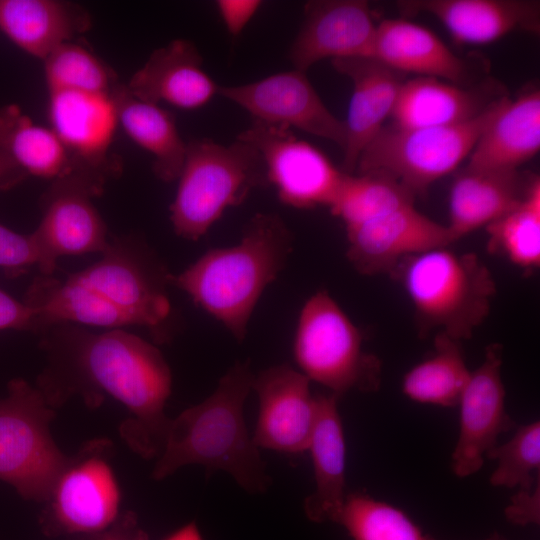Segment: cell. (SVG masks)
Wrapping results in <instances>:
<instances>
[{
  "label": "cell",
  "mask_w": 540,
  "mask_h": 540,
  "mask_svg": "<svg viewBox=\"0 0 540 540\" xmlns=\"http://www.w3.org/2000/svg\"><path fill=\"white\" fill-rule=\"evenodd\" d=\"M434 354L415 365L403 377L402 391L413 401L442 407L458 405L470 371L460 342L445 334L434 338Z\"/></svg>",
  "instance_id": "30"
},
{
  "label": "cell",
  "mask_w": 540,
  "mask_h": 540,
  "mask_svg": "<svg viewBox=\"0 0 540 540\" xmlns=\"http://www.w3.org/2000/svg\"><path fill=\"white\" fill-rule=\"evenodd\" d=\"M504 97L479 116L455 125H384L362 150L355 172L385 174L415 197L424 195L432 184L453 172L470 155Z\"/></svg>",
  "instance_id": "8"
},
{
  "label": "cell",
  "mask_w": 540,
  "mask_h": 540,
  "mask_svg": "<svg viewBox=\"0 0 540 540\" xmlns=\"http://www.w3.org/2000/svg\"><path fill=\"white\" fill-rule=\"evenodd\" d=\"M254 376L248 361L236 362L210 396L171 418L163 450L152 469L153 480H164L180 468L196 464L208 474L227 472L250 494L269 489L271 478L249 436L243 413Z\"/></svg>",
  "instance_id": "3"
},
{
  "label": "cell",
  "mask_w": 540,
  "mask_h": 540,
  "mask_svg": "<svg viewBox=\"0 0 540 540\" xmlns=\"http://www.w3.org/2000/svg\"><path fill=\"white\" fill-rule=\"evenodd\" d=\"M100 194L78 176L52 182L42 198L41 221L31 233L40 252V274L52 275L59 257L106 250L108 230L92 202Z\"/></svg>",
  "instance_id": "14"
},
{
  "label": "cell",
  "mask_w": 540,
  "mask_h": 540,
  "mask_svg": "<svg viewBox=\"0 0 540 540\" xmlns=\"http://www.w3.org/2000/svg\"><path fill=\"white\" fill-rule=\"evenodd\" d=\"M177 181L170 221L174 232L190 241L204 236L254 189L270 185L260 153L238 138L229 145L206 138L188 142Z\"/></svg>",
  "instance_id": "6"
},
{
  "label": "cell",
  "mask_w": 540,
  "mask_h": 540,
  "mask_svg": "<svg viewBox=\"0 0 540 540\" xmlns=\"http://www.w3.org/2000/svg\"><path fill=\"white\" fill-rule=\"evenodd\" d=\"M486 540H508V539L496 532L490 535Z\"/></svg>",
  "instance_id": "43"
},
{
  "label": "cell",
  "mask_w": 540,
  "mask_h": 540,
  "mask_svg": "<svg viewBox=\"0 0 540 540\" xmlns=\"http://www.w3.org/2000/svg\"><path fill=\"white\" fill-rule=\"evenodd\" d=\"M405 16L436 18L458 43L483 45L514 31L539 33L540 2L535 0H403Z\"/></svg>",
  "instance_id": "19"
},
{
  "label": "cell",
  "mask_w": 540,
  "mask_h": 540,
  "mask_svg": "<svg viewBox=\"0 0 540 540\" xmlns=\"http://www.w3.org/2000/svg\"><path fill=\"white\" fill-rule=\"evenodd\" d=\"M487 248L524 270L540 264V179L531 178L522 200L485 227Z\"/></svg>",
  "instance_id": "31"
},
{
  "label": "cell",
  "mask_w": 540,
  "mask_h": 540,
  "mask_svg": "<svg viewBox=\"0 0 540 540\" xmlns=\"http://www.w3.org/2000/svg\"><path fill=\"white\" fill-rule=\"evenodd\" d=\"M502 354L501 344L486 348L483 362L470 373L460 397V431L451 464L460 478L478 472L485 454L497 445L499 435L516 427L505 406Z\"/></svg>",
  "instance_id": "15"
},
{
  "label": "cell",
  "mask_w": 540,
  "mask_h": 540,
  "mask_svg": "<svg viewBox=\"0 0 540 540\" xmlns=\"http://www.w3.org/2000/svg\"><path fill=\"white\" fill-rule=\"evenodd\" d=\"M334 69L353 84L343 150V172L354 174L364 147L383 128L390 117L405 82V74L374 57L331 60Z\"/></svg>",
  "instance_id": "20"
},
{
  "label": "cell",
  "mask_w": 540,
  "mask_h": 540,
  "mask_svg": "<svg viewBox=\"0 0 540 540\" xmlns=\"http://www.w3.org/2000/svg\"><path fill=\"white\" fill-rule=\"evenodd\" d=\"M56 411L22 378L0 398V480L26 501L44 502L68 458L52 436Z\"/></svg>",
  "instance_id": "10"
},
{
  "label": "cell",
  "mask_w": 540,
  "mask_h": 540,
  "mask_svg": "<svg viewBox=\"0 0 540 540\" xmlns=\"http://www.w3.org/2000/svg\"><path fill=\"white\" fill-rule=\"evenodd\" d=\"M317 416L307 451L310 452L315 489L303 503L310 521L335 522L345 502L346 444L338 411V398L332 393L317 394Z\"/></svg>",
  "instance_id": "25"
},
{
  "label": "cell",
  "mask_w": 540,
  "mask_h": 540,
  "mask_svg": "<svg viewBox=\"0 0 540 540\" xmlns=\"http://www.w3.org/2000/svg\"><path fill=\"white\" fill-rule=\"evenodd\" d=\"M38 335L44 366L35 386L46 402L57 410L78 397L94 410L117 401L128 412L119 426L122 440L138 456L157 458L171 421L165 407L172 373L161 351L123 329L58 323Z\"/></svg>",
  "instance_id": "1"
},
{
  "label": "cell",
  "mask_w": 540,
  "mask_h": 540,
  "mask_svg": "<svg viewBox=\"0 0 540 540\" xmlns=\"http://www.w3.org/2000/svg\"><path fill=\"white\" fill-rule=\"evenodd\" d=\"M111 94L119 124L133 142L153 157L156 177L164 182L177 180L187 143L179 134L173 114L158 104L136 98L126 85L117 83Z\"/></svg>",
  "instance_id": "28"
},
{
  "label": "cell",
  "mask_w": 540,
  "mask_h": 540,
  "mask_svg": "<svg viewBox=\"0 0 540 540\" xmlns=\"http://www.w3.org/2000/svg\"><path fill=\"white\" fill-rule=\"evenodd\" d=\"M48 118L72 159L71 175L103 190L107 179L120 172L119 163L109 157L119 125L111 92H49Z\"/></svg>",
  "instance_id": "12"
},
{
  "label": "cell",
  "mask_w": 540,
  "mask_h": 540,
  "mask_svg": "<svg viewBox=\"0 0 540 540\" xmlns=\"http://www.w3.org/2000/svg\"><path fill=\"white\" fill-rule=\"evenodd\" d=\"M485 457L498 461L489 482L495 487L531 489L540 480V423L522 425L513 437Z\"/></svg>",
  "instance_id": "35"
},
{
  "label": "cell",
  "mask_w": 540,
  "mask_h": 540,
  "mask_svg": "<svg viewBox=\"0 0 540 540\" xmlns=\"http://www.w3.org/2000/svg\"><path fill=\"white\" fill-rule=\"evenodd\" d=\"M518 170L476 169L466 166L454 179L449 194V224L454 240L486 227L512 210L524 197L529 182Z\"/></svg>",
  "instance_id": "26"
},
{
  "label": "cell",
  "mask_w": 540,
  "mask_h": 540,
  "mask_svg": "<svg viewBox=\"0 0 540 540\" xmlns=\"http://www.w3.org/2000/svg\"><path fill=\"white\" fill-rule=\"evenodd\" d=\"M43 61L49 92L110 93L117 84L111 69L88 49L76 43L60 45Z\"/></svg>",
  "instance_id": "34"
},
{
  "label": "cell",
  "mask_w": 540,
  "mask_h": 540,
  "mask_svg": "<svg viewBox=\"0 0 540 540\" xmlns=\"http://www.w3.org/2000/svg\"><path fill=\"white\" fill-rule=\"evenodd\" d=\"M347 258L361 274H391L405 258L455 242L447 225L419 212L414 205L346 227Z\"/></svg>",
  "instance_id": "17"
},
{
  "label": "cell",
  "mask_w": 540,
  "mask_h": 540,
  "mask_svg": "<svg viewBox=\"0 0 540 540\" xmlns=\"http://www.w3.org/2000/svg\"><path fill=\"white\" fill-rule=\"evenodd\" d=\"M218 94L247 111L253 121L296 128L345 148V122L327 108L304 71L293 69L243 85L219 86Z\"/></svg>",
  "instance_id": "13"
},
{
  "label": "cell",
  "mask_w": 540,
  "mask_h": 540,
  "mask_svg": "<svg viewBox=\"0 0 540 540\" xmlns=\"http://www.w3.org/2000/svg\"><path fill=\"white\" fill-rule=\"evenodd\" d=\"M390 275L409 297L421 337L435 331L459 342L470 339L496 295L495 279L481 259L448 247L409 256Z\"/></svg>",
  "instance_id": "5"
},
{
  "label": "cell",
  "mask_w": 540,
  "mask_h": 540,
  "mask_svg": "<svg viewBox=\"0 0 540 540\" xmlns=\"http://www.w3.org/2000/svg\"><path fill=\"white\" fill-rule=\"evenodd\" d=\"M163 540H203V538L197 524L193 521L176 529Z\"/></svg>",
  "instance_id": "42"
},
{
  "label": "cell",
  "mask_w": 540,
  "mask_h": 540,
  "mask_svg": "<svg viewBox=\"0 0 540 540\" xmlns=\"http://www.w3.org/2000/svg\"><path fill=\"white\" fill-rule=\"evenodd\" d=\"M335 523L353 540H433L401 509L362 492L346 495Z\"/></svg>",
  "instance_id": "33"
},
{
  "label": "cell",
  "mask_w": 540,
  "mask_h": 540,
  "mask_svg": "<svg viewBox=\"0 0 540 540\" xmlns=\"http://www.w3.org/2000/svg\"><path fill=\"white\" fill-rule=\"evenodd\" d=\"M433 540H436V539L433 538Z\"/></svg>",
  "instance_id": "44"
},
{
  "label": "cell",
  "mask_w": 540,
  "mask_h": 540,
  "mask_svg": "<svg viewBox=\"0 0 540 540\" xmlns=\"http://www.w3.org/2000/svg\"><path fill=\"white\" fill-rule=\"evenodd\" d=\"M0 151L27 176L54 181L73 173L72 159L54 131L13 104L0 108Z\"/></svg>",
  "instance_id": "29"
},
{
  "label": "cell",
  "mask_w": 540,
  "mask_h": 540,
  "mask_svg": "<svg viewBox=\"0 0 540 540\" xmlns=\"http://www.w3.org/2000/svg\"><path fill=\"white\" fill-rule=\"evenodd\" d=\"M310 382L289 364L268 367L254 376L259 412L252 440L257 448L286 454L307 451L317 416Z\"/></svg>",
  "instance_id": "16"
},
{
  "label": "cell",
  "mask_w": 540,
  "mask_h": 540,
  "mask_svg": "<svg viewBox=\"0 0 540 540\" xmlns=\"http://www.w3.org/2000/svg\"><path fill=\"white\" fill-rule=\"evenodd\" d=\"M168 275L144 241L113 237L98 261L65 280L37 276L24 302L37 314L38 334L58 323L107 329L134 325L164 344L172 338Z\"/></svg>",
  "instance_id": "2"
},
{
  "label": "cell",
  "mask_w": 540,
  "mask_h": 540,
  "mask_svg": "<svg viewBox=\"0 0 540 540\" xmlns=\"http://www.w3.org/2000/svg\"><path fill=\"white\" fill-rule=\"evenodd\" d=\"M506 519L516 525L539 524L540 480L531 489H518L504 510Z\"/></svg>",
  "instance_id": "38"
},
{
  "label": "cell",
  "mask_w": 540,
  "mask_h": 540,
  "mask_svg": "<svg viewBox=\"0 0 540 540\" xmlns=\"http://www.w3.org/2000/svg\"><path fill=\"white\" fill-rule=\"evenodd\" d=\"M415 196L395 179L381 173H345L328 207L346 227L414 205Z\"/></svg>",
  "instance_id": "32"
},
{
  "label": "cell",
  "mask_w": 540,
  "mask_h": 540,
  "mask_svg": "<svg viewBox=\"0 0 540 540\" xmlns=\"http://www.w3.org/2000/svg\"><path fill=\"white\" fill-rule=\"evenodd\" d=\"M293 354L302 374L338 398L352 390L375 392L381 385L380 359L364 351L361 331L326 290L303 305Z\"/></svg>",
  "instance_id": "7"
},
{
  "label": "cell",
  "mask_w": 540,
  "mask_h": 540,
  "mask_svg": "<svg viewBox=\"0 0 540 540\" xmlns=\"http://www.w3.org/2000/svg\"><path fill=\"white\" fill-rule=\"evenodd\" d=\"M109 438L82 443L53 481L38 517L48 537L77 540L111 527L120 516L121 490L112 467Z\"/></svg>",
  "instance_id": "9"
},
{
  "label": "cell",
  "mask_w": 540,
  "mask_h": 540,
  "mask_svg": "<svg viewBox=\"0 0 540 540\" xmlns=\"http://www.w3.org/2000/svg\"><path fill=\"white\" fill-rule=\"evenodd\" d=\"M376 31L373 11L366 1H308L289 59L294 69L306 72L327 58L372 57Z\"/></svg>",
  "instance_id": "18"
},
{
  "label": "cell",
  "mask_w": 540,
  "mask_h": 540,
  "mask_svg": "<svg viewBox=\"0 0 540 540\" xmlns=\"http://www.w3.org/2000/svg\"><path fill=\"white\" fill-rule=\"evenodd\" d=\"M506 95L503 86L488 79L462 86L417 76L403 83L390 117L403 128L455 125L479 116Z\"/></svg>",
  "instance_id": "22"
},
{
  "label": "cell",
  "mask_w": 540,
  "mask_h": 540,
  "mask_svg": "<svg viewBox=\"0 0 540 540\" xmlns=\"http://www.w3.org/2000/svg\"><path fill=\"white\" fill-rule=\"evenodd\" d=\"M7 329L37 334V314L24 301H19L0 289V331Z\"/></svg>",
  "instance_id": "37"
},
{
  "label": "cell",
  "mask_w": 540,
  "mask_h": 540,
  "mask_svg": "<svg viewBox=\"0 0 540 540\" xmlns=\"http://www.w3.org/2000/svg\"><path fill=\"white\" fill-rule=\"evenodd\" d=\"M26 176L5 153L0 151V187L9 188Z\"/></svg>",
  "instance_id": "41"
},
{
  "label": "cell",
  "mask_w": 540,
  "mask_h": 540,
  "mask_svg": "<svg viewBox=\"0 0 540 540\" xmlns=\"http://www.w3.org/2000/svg\"><path fill=\"white\" fill-rule=\"evenodd\" d=\"M293 240L279 215L257 213L237 245L207 251L179 274L169 273L168 283L243 341L258 300L286 265Z\"/></svg>",
  "instance_id": "4"
},
{
  "label": "cell",
  "mask_w": 540,
  "mask_h": 540,
  "mask_svg": "<svg viewBox=\"0 0 540 540\" xmlns=\"http://www.w3.org/2000/svg\"><path fill=\"white\" fill-rule=\"evenodd\" d=\"M40 252L32 234L23 235L0 224V268L11 275L39 266Z\"/></svg>",
  "instance_id": "36"
},
{
  "label": "cell",
  "mask_w": 540,
  "mask_h": 540,
  "mask_svg": "<svg viewBox=\"0 0 540 540\" xmlns=\"http://www.w3.org/2000/svg\"><path fill=\"white\" fill-rule=\"evenodd\" d=\"M540 149V91L504 97L470 153L468 167L518 170Z\"/></svg>",
  "instance_id": "24"
},
{
  "label": "cell",
  "mask_w": 540,
  "mask_h": 540,
  "mask_svg": "<svg viewBox=\"0 0 540 540\" xmlns=\"http://www.w3.org/2000/svg\"><path fill=\"white\" fill-rule=\"evenodd\" d=\"M262 6L260 0H218L216 7L229 35L239 36Z\"/></svg>",
  "instance_id": "39"
},
{
  "label": "cell",
  "mask_w": 540,
  "mask_h": 540,
  "mask_svg": "<svg viewBox=\"0 0 540 540\" xmlns=\"http://www.w3.org/2000/svg\"><path fill=\"white\" fill-rule=\"evenodd\" d=\"M77 540H149L141 527L137 514L132 510L122 511L115 523L107 530Z\"/></svg>",
  "instance_id": "40"
},
{
  "label": "cell",
  "mask_w": 540,
  "mask_h": 540,
  "mask_svg": "<svg viewBox=\"0 0 540 540\" xmlns=\"http://www.w3.org/2000/svg\"><path fill=\"white\" fill-rule=\"evenodd\" d=\"M136 98L167 103L182 110H197L218 94L219 86L203 69L194 43L175 39L151 53L126 85Z\"/></svg>",
  "instance_id": "21"
},
{
  "label": "cell",
  "mask_w": 540,
  "mask_h": 540,
  "mask_svg": "<svg viewBox=\"0 0 540 540\" xmlns=\"http://www.w3.org/2000/svg\"><path fill=\"white\" fill-rule=\"evenodd\" d=\"M90 27L80 6L59 0H0V30L26 53L44 60Z\"/></svg>",
  "instance_id": "27"
},
{
  "label": "cell",
  "mask_w": 540,
  "mask_h": 540,
  "mask_svg": "<svg viewBox=\"0 0 540 540\" xmlns=\"http://www.w3.org/2000/svg\"><path fill=\"white\" fill-rule=\"evenodd\" d=\"M372 57L405 75L414 73L462 86L478 80L473 59L456 55L435 33L404 18L377 24Z\"/></svg>",
  "instance_id": "23"
},
{
  "label": "cell",
  "mask_w": 540,
  "mask_h": 540,
  "mask_svg": "<svg viewBox=\"0 0 540 540\" xmlns=\"http://www.w3.org/2000/svg\"><path fill=\"white\" fill-rule=\"evenodd\" d=\"M237 138L260 153L269 184L283 204L298 209L330 206L345 172L316 146L291 129L256 121Z\"/></svg>",
  "instance_id": "11"
}]
</instances>
